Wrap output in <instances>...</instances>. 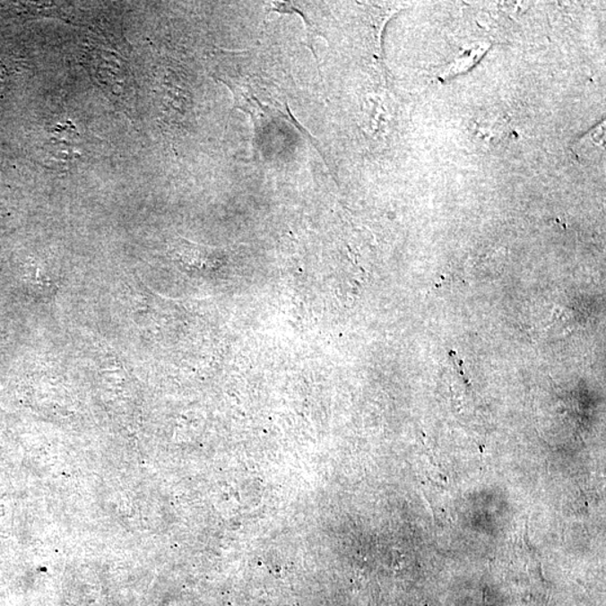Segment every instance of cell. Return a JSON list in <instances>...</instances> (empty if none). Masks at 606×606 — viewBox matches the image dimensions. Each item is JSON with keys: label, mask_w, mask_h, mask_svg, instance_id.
Instances as JSON below:
<instances>
[{"label": "cell", "mask_w": 606, "mask_h": 606, "mask_svg": "<svg viewBox=\"0 0 606 606\" xmlns=\"http://www.w3.org/2000/svg\"><path fill=\"white\" fill-rule=\"evenodd\" d=\"M216 68L217 78L229 87L235 97V106L251 116L256 132L270 126L279 117H284L282 101L276 97L274 83L255 77L254 71L244 69L238 53H221Z\"/></svg>", "instance_id": "1"}]
</instances>
